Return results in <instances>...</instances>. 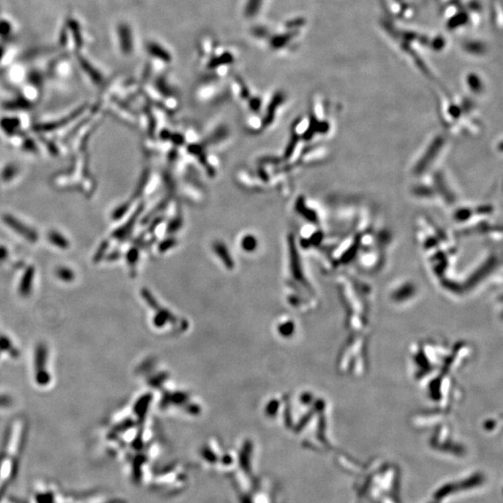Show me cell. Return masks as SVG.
Wrapping results in <instances>:
<instances>
[{"label":"cell","mask_w":503,"mask_h":503,"mask_svg":"<svg viewBox=\"0 0 503 503\" xmlns=\"http://www.w3.org/2000/svg\"><path fill=\"white\" fill-rule=\"evenodd\" d=\"M34 274H35V269L33 267H29L24 275L22 282H21V285H20V289H19L20 294L22 296H28L29 293L31 292Z\"/></svg>","instance_id":"obj_3"},{"label":"cell","mask_w":503,"mask_h":503,"mask_svg":"<svg viewBox=\"0 0 503 503\" xmlns=\"http://www.w3.org/2000/svg\"><path fill=\"white\" fill-rule=\"evenodd\" d=\"M48 238L51 240V242L53 244L56 245L57 247L62 248V249H66V248L69 247V242L58 232L51 231L48 234Z\"/></svg>","instance_id":"obj_4"},{"label":"cell","mask_w":503,"mask_h":503,"mask_svg":"<svg viewBox=\"0 0 503 503\" xmlns=\"http://www.w3.org/2000/svg\"><path fill=\"white\" fill-rule=\"evenodd\" d=\"M10 404V400L9 398L0 397V406H9Z\"/></svg>","instance_id":"obj_8"},{"label":"cell","mask_w":503,"mask_h":503,"mask_svg":"<svg viewBox=\"0 0 503 503\" xmlns=\"http://www.w3.org/2000/svg\"><path fill=\"white\" fill-rule=\"evenodd\" d=\"M57 276L64 282H70L74 280V273L73 271L68 269L67 267H60L57 270Z\"/></svg>","instance_id":"obj_5"},{"label":"cell","mask_w":503,"mask_h":503,"mask_svg":"<svg viewBox=\"0 0 503 503\" xmlns=\"http://www.w3.org/2000/svg\"><path fill=\"white\" fill-rule=\"evenodd\" d=\"M9 347H10V346H9V342L8 339H6L5 337L0 338V348H1V349H3V350H7V349H9Z\"/></svg>","instance_id":"obj_7"},{"label":"cell","mask_w":503,"mask_h":503,"mask_svg":"<svg viewBox=\"0 0 503 503\" xmlns=\"http://www.w3.org/2000/svg\"><path fill=\"white\" fill-rule=\"evenodd\" d=\"M3 220L5 221V223L9 226L10 229L15 230L17 233L22 235L23 237H25L28 240H30L32 242L36 241L37 235L35 231H33L27 226H25L22 222L18 221L12 215H8V214L3 215Z\"/></svg>","instance_id":"obj_2"},{"label":"cell","mask_w":503,"mask_h":503,"mask_svg":"<svg viewBox=\"0 0 503 503\" xmlns=\"http://www.w3.org/2000/svg\"><path fill=\"white\" fill-rule=\"evenodd\" d=\"M260 3V0H252L251 2H249V5H248V14H253L254 11H256V9H257L256 7H258Z\"/></svg>","instance_id":"obj_6"},{"label":"cell","mask_w":503,"mask_h":503,"mask_svg":"<svg viewBox=\"0 0 503 503\" xmlns=\"http://www.w3.org/2000/svg\"><path fill=\"white\" fill-rule=\"evenodd\" d=\"M47 355H48L47 348L43 344L38 345L35 350V372H36L35 380H36L37 384H39L41 386L47 385L51 380L50 375L45 369L46 362H47Z\"/></svg>","instance_id":"obj_1"},{"label":"cell","mask_w":503,"mask_h":503,"mask_svg":"<svg viewBox=\"0 0 503 503\" xmlns=\"http://www.w3.org/2000/svg\"><path fill=\"white\" fill-rule=\"evenodd\" d=\"M7 256V252L5 248H0V259H4Z\"/></svg>","instance_id":"obj_9"}]
</instances>
